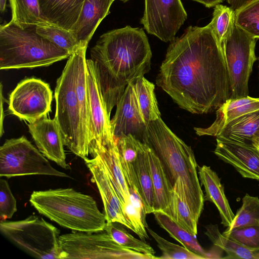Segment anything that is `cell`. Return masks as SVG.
<instances>
[{"mask_svg":"<svg viewBox=\"0 0 259 259\" xmlns=\"http://www.w3.org/2000/svg\"><path fill=\"white\" fill-rule=\"evenodd\" d=\"M156 82L180 108L193 114L213 112L230 99L222 46L208 24L190 26L170 41Z\"/></svg>","mask_w":259,"mask_h":259,"instance_id":"6da1fadb","label":"cell"},{"mask_svg":"<svg viewBox=\"0 0 259 259\" xmlns=\"http://www.w3.org/2000/svg\"><path fill=\"white\" fill-rule=\"evenodd\" d=\"M107 112L116 106L127 84L150 69L152 52L142 28L126 26L101 35L91 49Z\"/></svg>","mask_w":259,"mask_h":259,"instance_id":"7a4b0ae2","label":"cell"},{"mask_svg":"<svg viewBox=\"0 0 259 259\" xmlns=\"http://www.w3.org/2000/svg\"><path fill=\"white\" fill-rule=\"evenodd\" d=\"M143 142L158 156L172 186L178 179L182 182L187 203L198 222L205 199L198 176V164L191 148L161 118L147 123Z\"/></svg>","mask_w":259,"mask_h":259,"instance_id":"3957f363","label":"cell"},{"mask_svg":"<svg viewBox=\"0 0 259 259\" xmlns=\"http://www.w3.org/2000/svg\"><path fill=\"white\" fill-rule=\"evenodd\" d=\"M29 202L39 213L73 231H103L107 223L93 197L72 188L34 191Z\"/></svg>","mask_w":259,"mask_h":259,"instance_id":"277c9868","label":"cell"},{"mask_svg":"<svg viewBox=\"0 0 259 259\" xmlns=\"http://www.w3.org/2000/svg\"><path fill=\"white\" fill-rule=\"evenodd\" d=\"M36 27L21 28L11 21L1 25V70L47 67L69 57V52L38 34Z\"/></svg>","mask_w":259,"mask_h":259,"instance_id":"5b68a950","label":"cell"},{"mask_svg":"<svg viewBox=\"0 0 259 259\" xmlns=\"http://www.w3.org/2000/svg\"><path fill=\"white\" fill-rule=\"evenodd\" d=\"M75 51L68 58L56 81L54 118L61 131L64 145L83 159L90 155V142L83 128L75 91Z\"/></svg>","mask_w":259,"mask_h":259,"instance_id":"8992f818","label":"cell"},{"mask_svg":"<svg viewBox=\"0 0 259 259\" xmlns=\"http://www.w3.org/2000/svg\"><path fill=\"white\" fill-rule=\"evenodd\" d=\"M2 234L32 256L61 259L59 230L42 218L30 215L19 221H1Z\"/></svg>","mask_w":259,"mask_h":259,"instance_id":"52a82bcc","label":"cell"},{"mask_svg":"<svg viewBox=\"0 0 259 259\" xmlns=\"http://www.w3.org/2000/svg\"><path fill=\"white\" fill-rule=\"evenodd\" d=\"M59 243L61 259H155L121 246L105 230L63 234Z\"/></svg>","mask_w":259,"mask_h":259,"instance_id":"ba28073f","label":"cell"},{"mask_svg":"<svg viewBox=\"0 0 259 259\" xmlns=\"http://www.w3.org/2000/svg\"><path fill=\"white\" fill-rule=\"evenodd\" d=\"M256 38L235 22L222 44L228 70L230 99L248 96V81L252 66L257 60Z\"/></svg>","mask_w":259,"mask_h":259,"instance_id":"9c48e42d","label":"cell"},{"mask_svg":"<svg viewBox=\"0 0 259 259\" xmlns=\"http://www.w3.org/2000/svg\"><path fill=\"white\" fill-rule=\"evenodd\" d=\"M27 175L69 177L54 168L25 136L7 140L0 147L1 178Z\"/></svg>","mask_w":259,"mask_h":259,"instance_id":"30bf717a","label":"cell"},{"mask_svg":"<svg viewBox=\"0 0 259 259\" xmlns=\"http://www.w3.org/2000/svg\"><path fill=\"white\" fill-rule=\"evenodd\" d=\"M53 92L49 84L40 79L25 78L11 92L9 110L21 120L29 123L47 116L51 112Z\"/></svg>","mask_w":259,"mask_h":259,"instance_id":"8fae6325","label":"cell"},{"mask_svg":"<svg viewBox=\"0 0 259 259\" xmlns=\"http://www.w3.org/2000/svg\"><path fill=\"white\" fill-rule=\"evenodd\" d=\"M187 18L181 0H145L140 22L149 34L168 42L176 37Z\"/></svg>","mask_w":259,"mask_h":259,"instance_id":"7c38bea8","label":"cell"},{"mask_svg":"<svg viewBox=\"0 0 259 259\" xmlns=\"http://www.w3.org/2000/svg\"><path fill=\"white\" fill-rule=\"evenodd\" d=\"M88 87L92 124L91 149L115 140L112 132L110 115L104 102L95 62L87 59Z\"/></svg>","mask_w":259,"mask_h":259,"instance_id":"4fadbf2b","label":"cell"},{"mask_svg":"<svg viewBox=\"0 0 259 259\" xmlns=\"http://www.w3.org/2000/svg\"><path fill=\"white\" fill-rule=\"evenodd\" d=\"M96 184L104 205L107 222H117L133 231L122 210V203L113 186L108 171L98 155L83 159Z\"/></svg>","mask_w":259,"mask_h":259,"instance_id":"5bb4252c","label":"cell"},{"mask_svg":"<svg viewBox=\"0 0 259 259\" xmlns=\"http://www.w3.org/2000/svg\"><path fill=\"white\" fill-rule=\"evenodd\" d=\"M147 123L140 111L135 91L130 82L119 100L115 114L111 120L112 132L116 139L131 134L143 142Z\"/></svg>","mask_w":259,"mask_h":259,"instance_id":"9a60e30c","label":"cell"},{"mask_svg":"<svg viewBox=\"0 0 259 259\" xmlns=\"http://www.w3.org/2000/svg\"><path fill=\"white\" fill-rule=\"evenodd\" d=\"M28 127L39 151L47 158L63 168L68 169L63 137L55 118L52 119L47 116L29 123Z\"/></svg>","mask_w":259,"mask_h":259,"instance_id":"2e32d148","label":"cell"},{"mask_svg":"<svg viewBox=\"0 0 259 259\" xmlns=\"http://www.w3.org/2000/svg\"><path fill=\"white\" fill-rule=\"evenodd\" d=\"M214 154L245 178L259 181V148L216 139Z\"/></svg>","mask_w":259,"mask_h":259,"instance_id":"e0dca14e","label":"cell"},{"mask_svg":"<svg viewBox=\"0 0 259 259\" xmlns=\"http://www.w3.org/2000/svg\"><path fill=\"white\" fill-rule=\"evenodd\" d=\"M215 137L259 148V110L231 121L219 131Z\"/></svg>","mask_w":259,"mask_h":259,"instance_id":"ac0fdd59","label":"cell"},{"mask_svg":"<svg viewBox=\"0 0 259 259\" xmlns=\"http://www.w3.org/2000/svg\"><path fill=\"white\" fill-rule=\"evenodd\" d=\"M258 110L259 98L247 96L235 99H229L216 110V119L210 126L206 128L195 127L194 130L199 136L215 137L219 131L231 121Z\"/></svg>","mask_w":259,"mask_h":259,"instance_id":"d6986e66","label":"cell"},{"mask_svg":"<svg viewBox=\"0 0 259 259\" xmlns=\"http://www.w3.org/2000/svg\"><path fill=\"white\" fill-rule=\"evenodd\" d=\"M115 0H84L73 32L80 45H88Z\"/></svg>","mask_w":259,"mask_h":259,"instance_id":"ffe728a7","label":"cell"},{"mask_svg":"<svg viewBox=\"0 0 259 259\" xmlns=\"http://www.w3.org/2000/svg\"><path fill=\"white\" fill-rule=\"evenodd\" d=\"M198 174L200 183L204 188L205 200L215 205L220 213L221 224L224 227H229L235 214L231 208L218 175L210 166L205 165L199 167Z\"/></svg>","mask_w":259,"mask_h":259,"instance_id":"44dd1931","label":"cell"},{"mask_svg":"<svg viewBox=\"0 0 259 259\" xmlns=\"http://www.w3.org/2000/svg\"><path fill=\"white\" fill-rule=\"evenodd\" d=\"M90 155H98L104 164L122 205L130 200L128 185L124 176L116 140L108 144L93 148Z\"/></svg>","mask_w":259,"mask_h":259,"instance_id":"7402d4cb","label":"cell"},{"mask_svg":"<svg viewBox=\"0 0 259 259\" xmlns=\"http://www.w3.org/2000/svg\"><path fill=\"white\" fill-rule=\"evenodd\" d=\"M84 0H38L42 14L52 25L73 31Z\"/></svg>","mask_w":259,"mask_h":259,"instance_id":"603a6c76","label":"cell"},{"mask_svg":"<svg viewBox=\"0 0 259 259\" xmlns=\"http://www.w3.org/2000/svg\"><path fill=\"white\" fill-rule=\"evenodd\" d=\"M88 45H81L76 54L75 91L83 128L90 142H93L92 124L88 87L87 66L85 58Z\"/></svg>","mask_w":259,"mask_h":259,"instance_id":"cb8c5ba5","label":"cell"},{"mask_svg":"<svg viewBox=\"0 0 259 259\" xmlns=\"http://www.w3.org/2000/svg\"><path fill=\"white\" fill-rule=\"evenodd\" d=\"M146 151L154 191L155 211L164 212L169 205L173 186L160 159L147 144Z\"/></svg>","mask_w":259,"mask_h":259,"instance_id":"d4e9b609","label":"cell"},{"mask_svg":"<svg viewBox=\"0 0 259 259\" xmlns=\"http://www.w3.org/2000/svg\"><path fill=\"white\" fill-rule=\"evenodd\" d=\"M194 236L197 234V223L187 203L184 186L178 179L170 192L168 208L163 212Z\"/></svg>","mask_w":259,"mask_h":259,"instance_id":"484cf974","label":"cell"},{"mask_svg":"<svg viewBox=\"0 0 259 259\" xmlns=\"http://www.w3.org/2000/svg\"><path fill=\"white\" fill-rule=\"evenodd\" d=\"M134 169L137 189L143 200L146 213H154L155 211L154 191L145 143L134 162Z\"/></svg>","mask_w":259,"mask_h":259,"instance_id":"4316f807","label":"cell"},{"mask_svg":"<svg viewBox=\"0 0 259 259\" xmlns=\"http://www.w3.org/2000/svg\"><path fill=\"white\" fill-rule=\"evenodd\" d=\"M115 140L122 171L128 187L135 186L137 188L134 162L144 148L145 143L131 134L122 135Z\"/></svg>","mask_w":259,"mask_h":259,"instance_id":"83f0119b","label":"cell"},{"mask_svg":"<svg viewBox=\"0 0 259 259\" xmlns=\"http://www.w3.org/2000/svg\"><path fill=\"white\" fill-rule=\"evenodd\" d=\"M9 2L12 13L11 21L20 27L54 25L42 14L38 0H9Z\"/></svg>","mask_w":259,"mask_h":259,"instance_id":"f1b7e54d","label":"cell"},{"mask_svg":"<svg viewBox=\"0 0 259 259\" xmlns=\"http://www.w3.org/2000/svg\"><path fill=\"white\" fill-rule=\"evenodd\" d=\"M131 83L134 87L138 104L145 122L147 124L161 118L154 93V84L144 76L137 77Z\"/></svg>","mask_w":259,"mask_h":259,"instance_id":"f546056e","label":"cell"},{"mask_svg":"<svg viewBox=\"0 0 259 259\" xmlns=\"http://www.w3.org/2000/svg\"><path fill=\"white\" fill-rule=\"evenodd\" d=\"M154 217L158 224L165 230L170 237L183 246L206 258V251L200 245L196 236H194L168 215L161 211H155Z\"/></svg>","mask_w":259,"mask_h":259,"instance_id":"4dcf8cb0","label":"cell"},{"mask_svg":"<svg viewBox=\"0 0 259 259\" xmlns=\"http://www.w3.org/2000/svg\"><path fill=\"white\" fill-rule=\"evenodd\" d=\"M130 200L122 205V210L126 220L131 225L133 231L141 240L149 238L146 228V213L143 200L136 187H128Z\"/></svg>","mask_w":259,"mask_h":259,"instance_id":"1f68e13d","label":"cell"},{"mask_svg":"<svg viewBox=\"0 0 259 259\" xmlns=\"http://www.w3.org/2000/svg\"><path fill=\"white\" fill-rule=\"evenodd\" d=\"M205 234L213 245L222 248L227 253L223 258L255 259L252 251L240 245L231 238L222 234L217 225L210 224L205 226Z\"/></svg>","mask_w":259,"mask_h":259,"instance_id":"d6a6232c","label":"cell"},{"mask_svg":"<svg viewBox=\"0 0 259 259\" xmlns=\"http://www.w3.org/2000/svg\"><path fill=\"white\" fill-rule=\"evenodd\" d=\"M117 222H107L104 230L109 234L118 244L133 251L150 255L158 258L155 256V251L153 248L143 240L135 238Z\"/></svg>","mask_w":259,"mask_h":259,"instance_id":"836d02e7","label":"cell"},{"mask_svg":"<svg viewBox=\"0 0 259 259\" xmlns=\"http://www.w3.org/2000/svg\"><path fill=\"white\" fill-rule=\"evenodd\" d=\"M36 31L42 37L70 54L81 45L72 31L57 26H37Z\"/></svg>","mask_w":259,"mask_h":259,"instance_id":"e575fe53","label":"cell"},{"mask_svg":"<svg viewBox=\"0 0 259 259\" xmlns=\"http://www.w3.org/2000/svg\"><path fill=\"white\" fill-rule=\"evenodd\" d=\"M234 22L235 11L230 7L221 4L214 7L212 18L208 25L221 46Z\"/></svg>","mask_w":259,"mask_h":259,"instance_id":"d590c367","label":"cell"},{"mask_svg":"<svg viewBox=\"0 0 259 259\" xmlns=\"http://www.w3.org/2000/svg\"><path fill=\"white\" fill-rule=\"evenodd\" d=\"M242 200L241 207L238 209L232 223L226 231L236 227L259 225V198L246 194Z\"/></svg>","mask_w":259,"mask_h":259,"instance_id":"8d00e7d4","label":"cell"},{"mask_svg":"<svg viewBox=\"0 0 259 259\" xmlns=\"http://www.w3.org/2000/svg\"><path fill=\"white\" fill-rule=\"evenodd\" d=\"M235 23L255 38H259V0L235 12Z\"/></svg>","mask_w":259,"mask_h":259,"instance_id":"74e56055","label":"cell"},{"mask_svg":"<svg viewBox=\"0 0 259 259\" xmlns=\"http://www.w3.org/2000/svg\"><path fill=\"white\" fill-rule=\"evenodd\" d=\"M148 232L156 242L162 252L161 259H204L201 256L192 252L184 246L171 243L164 239L148 227Z\"/></svg>","mask_w":259,"mask_h":259,"instance_id":"f35d334b","label":"cell"},{"mask_svg":"<svg viewBox=\"0 0 259 259\" xmlns=\"http://www.w3.org/2000/svg\"><path fill=\"white\" fill-rule=\"evenodd\" d=\"M223 234L246 248H259V225L236 227Z\"/></svg>","mask_w":259,"mask_h":259,"instance_id":"ab89813d","label":"cell"},{"mask_svg":"<svg viewBox=\"0 0 259 259\" xmlns=\"http://www.w3.org/2000/svg\"><path fill=\"white\" fill-rule=\"evenodd\" d=\"M17 210V202L8 182L0 179V217L1 221L11 219Z\"/></svg>","mask_w":259,"mask_h":259,"instance_id":"60d3db41","label":"cell"},{"mask_svg":"<svg viewBox=\"0 0 259 259\" xmlns=\"http://www.w3.org/2000/svg\"><path fill=\"white\" fill-rule=\"evenodd\" d=\"M224 250L220 247L213 245L208 251H206V258H223Z\"/></svg>","mask_w":259,"mask_h":259,"instance_id":"b9f144b4","label":"cell"},{"mask_svg":"<svg viewBox=\"0 0 259 259\" xmlns=\"http://www.w3.org/2000/svg\"><path fill=\"white\" fill-rule=\"evenodd\" d=\"M255 0H227L230 7L235 11H237Z\"/></svg>","mask_w":259,"mask_h":259,"instance_id":"7bdbcfd3","label":"cell"},{"mask_svg":"<svg viewBox=\"0 0 259 259\" xmlns=\"http://www.w3.org/2000/svg\"><path fill=\"white\" fill-rule=\"evenodd\" d=\"M5 98L3 95V85L1 82V125H0V135L1 137L3 136L4 132V127H3V122L4 120L5 114L4 111V103L5 102Z\"/></svg>","mask_w":259,"mask_h":259,"instance_id":"ee69618b","label":"cell"},{"mask_svg":"<svg viewBox=\"0 0 259 259\" xmlns=\"http://www.w3.org/2000/svg\"><path fill=\"white\" fill-rule=\"evenodd\" d=\"M199 3L207 8L214 7L220 4L224 0H191Z\"/></svg>","mask_w":259,"mask_h":259,"instance_id":"f6af8a7d","label":"cell"},{"mask_svg":"<svg viewBox=\"0 0 259 259\" xmlns=\"http://www.w3.org/2000/svg\"><path fill=\"white\" fill-rule=\"evenodd\" d=\"M7 0H0V11L2 13L5 12L6 7Z\"/></svg>","mask_w":259,"mask_h":259,"instance_id":"bcb514c9","label":"cell"},{"mask_svg":"<svg viewBox=\"0 0 259 259\" xmlns=\"http://www.w3.org/2000/svg\"><path fill=\"white\" fill-rule=\"evenodd\" d=\"M252 252L255 259H259V248L252 250Z\"/></svg>","mask_w":259,"mask_h":259,"instance_id":"7dc6e473","label":"cell"},{"mask_svg":"<svg viewBox=\"0 0 259 259\" xmlns=\"http://www.w3.org/2000/svg\"><path fill=\"white\" fill-rule=\"evenodd\" d=\"M120 1H123V2H127V1H129V0H120Z\"/></svg>","mask_w":259,"mask_h":259,"instance_id":"c3c4849f","label":"cell"},{"mask_svg":"<svg viewBox=\"0 0 259 259\" xmlns=\"http://www.w3.org/2000/svg\"><path fill=\"white\" fill-rule=\"evenodd\" d=\"M258 67H259V58H258Z\"/></svg>","mask_w":259,"mask_h":259,"instance_id":"681fc988","label":"cell"}]
</instances>
